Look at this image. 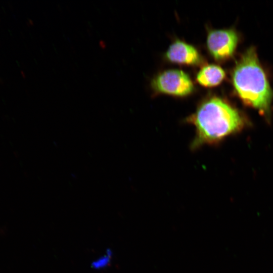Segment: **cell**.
Listing matches in <instances>:
<instances>
[{
    "instance_id": "cell-6",
    "label": "cell",
    "mask_w": 273,
    "mask_h": 273,
    "mask_svg": "<svg viewBox=\"0 0 273 273\" xmlns=\"http://www.w3.org/2000/svg\"><path fill=\"white\" fill-rule=\"evenodd\" d=\"M225 76L223 69L215 64H207L203 66L196 75V80L205 87H212L221 83Z\"/></svg>"
},
{
    "instance_id": "cell-1",
    "label": "cell",
    "mask_w": 273,
    "mask_h": 273,
    "mask_svg": "<svg viewBox=\"0 0 273 273\" xmlns=\"http://www.w3.org/2000/svg\"><path fill=\"white\" fill-rule=\"evenodd\" d=\"M186 121L195 129L192 149L216 144L226 136L241 129L243 119L238 111L217 97L206 98Z\"/></svg>"
},
{
    "instance_id": "cell-5",
    "label": "cell",
    "mask_w": 273,
    "mask_h": 273,
    "mask_svg": "<svg viewBox=\"0 0 273 273\" xmlns=\"http://www.w3.org/2000/svg\"><path fill=\"white\" fill-rule=\"evenodd\" d=\"M169 62L179 65L196 66L202 62V57L197 49L181 40H175L165 54Z\"/></svg>"
},
{
    "instance_id": "cell-2",
    "label": "cell",
    "mask_w": 273,
    "mask_h": 273,
    "mask_svg": "<svg viewBox=\"0 0 273 273\" xmlns=\"http://www.w3.org/2000/svg\"><path fill=\"white\" fill-rule=\"evenodd\" d=\"M232 80L238 95L245 104L263 112L268 110L272 92L254 48L242 56L233 70Z\"/></svg>"
},
{
    "instance_id": "cell-3",
    "label": "cell",
    "mask_w": 273,
    "mask_h": 273,
    "mask_svg": "<svg viewBox=\"0 0 273 273\" xmlns=\"http://www.w3.org/2000/svg\"><path fill=\"white\" fill-rule=\"evenodd\" d=\"M153 89L156 93L177 97H184L194 90L190 76L179 69H168L158 73L152 80Z\"/></svg>"
},
{
    "instance_id": "cell-4",
    "label": "cell",
    "mask_w": 273,
    "mask_h": 273,
    "mask_svg": "<svg viewBox=\"0 0 273 273\" xmlns=\"http://www.w3.org/2000/svg\"><path fill=\"white\" fill-rule=\"evenodd\" d=\"M238 41V35L233 29L211 30L207 36L206 46L215 60L223 61L232 57Z\"/></svg>"
}]
</instances>
